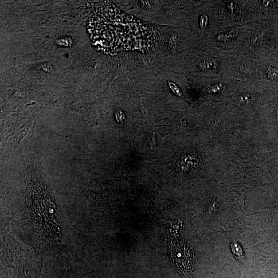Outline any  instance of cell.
I'll list each match as a JSON object with an SVG mask.
<instances>
[{"label": "cell", "mask_w": 278, "mask_h": 278, "mask_svg": "<svg viewBox=\"0 0 278 278\" xmlns=\"http://www.w3.org/2000/svg\"><path fill=\"white\" fill-rule=\"evenodd\" d=\"M237 30H232L227 33L221 34L217 37V40L221 41L227 42L231 39L233 38L238 34Z\"/></svg>", "instance_id": "cell-3"}, {"label": "cell", "mask_w": 278, "mask_h": 278, "mask_svg": "<svg viewBox=\"0 0 278 278\" xmlns=\"http://www.w3.org/2000/svg\"><path fill=\"white\" fill-rule=\"evenodd\" d=\"M91 40L107 54L125 51L149 52L155 47L154 29L111 6L101 7L88 23Z\"/></svg>", "instance_id": "cell-1"}, {"label": "cell", "mask_w": 278, "mask_h": 278, "mask_svg": "<svg viewBox=\"0 0 278 278\" xmlns=\"http://www.w3.org/2000/svg\"><path fill=\"white\" fill-rule=\"evenodd\" d=\"M267 77L270 80H276L278 78V70L277 69L270 67L267 69L266 71Z\"/></svg>", "instance_id": "cell-5"}, {"label": "cell", "mask_w": 278, "mask_h": 278, "mask_svg": "<svg viewBox=\"0 0 278 278\" xmlns=\"http://www.w3.org/2000/svg\"><path fill=\"white\" fill-rule=\"evenodd\" d=\"M116 118L119 123H124L125 121V116L122 111L119 110L116 113Z\"/></svg>", "instance_id": "cell-8"}, {"label": "cell", "mask_w": 278, "mask_h": 278, "mask_svg": "<svg viewBox=\"0 0 278 278\" xmlns=\"http://www.w3.org/2000/svg\"><path fill=\"white\" fill-rule=\"evenodd\" d=\"M218 66V62L216 61H208L200 64V67L202 68L208 70L215 69Z\"/></svg>", "instance_id": "cell-4"}, {"label": "cell", "mask_w": 278, "mask_h": 278, "mask_svg": "<svg viewBox=\"0 0 278 278\" xmlns=\"http://www.w3.org/2000/svg\"><path fill=\"white\" fill-rule=\"evenodd\" d=\"M263 5L265 6V7H268L269 6V5H270V4H271V2H272V1H263Z\"/></svg>", "instance_id": "cell-10"}, {"label": "cell", "mask_w": 278, "mask_h": 278, "mask_svg": "<svg viewBox=\"0 0 278 278\" xmlns=\"http://www.w3.org/2000/svg\"><path fill=\"white\" fill-rule=\"evenodd\" d=\"M231 250L236 259L242 262H244L245 256L244 254L243 250L239 244L235 242L231 244Z\"/></svg>", "instance_id": "cell-2"}, {"label": "cell", "mask_w": 278, "mask_h": 278, "mask_svg": "<svg viewBox=\"0 0 278 278\" xmlns=\"http://www.w3.org/2000/svg\"><path fill=\"white\" fill-rule=\"evenodd\" d=\"M208 22V17L207 15L204 14L201 16L200 20V26L202 28H205Z\"/></svg>", "instance_id": "cell-9"}, {"label": "cell", "mask_w": 278, "mask_h": 278, "mask_svg": "<svg viewBox=\"0 0 278 278\" xmlns=\"http://www.w3.org/2000/svg\"><path fill=\"white\" fill-rule=\"evenodd\" d=\"M223 88V84H217L215 86H214L210 89H209L208 92L209 93L214 94V93H217L221 92Z\"/></svg>", "instance_id": "cell-6"}, {"label": "cell", "mask_w": 278, "mask_h": 278, "mask_svg": "<svg viewBox=\"0 0 278 278\" xmlns=\"http://www.w3.org/2000/svg\"><path fill=\"white\" fill-rule=\"evenodd\" d=\"M169 86L170 87V89L172 90V91L176 94L177 96H182V92L179 89V88L177 86L176 84H174L173 83H169Z\"/></svg>", "instance_id": "cell-7"}]
</instances>
